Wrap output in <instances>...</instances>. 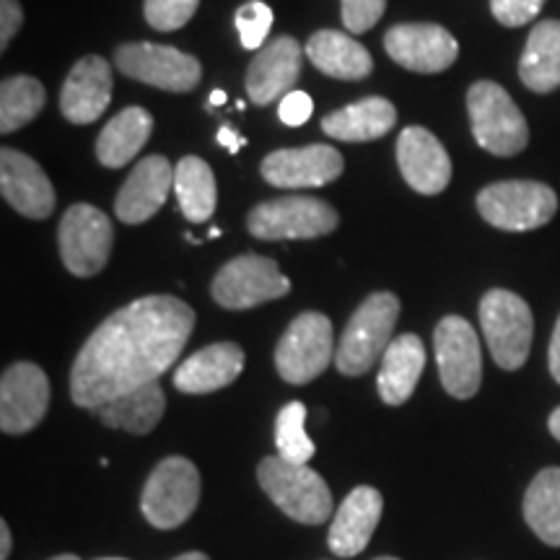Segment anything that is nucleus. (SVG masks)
<instances>
[{"label":"nucleus","mask_w":560,"mask_h":560,"mask_svg":"<svg viewBox=\"0 0 560 560\" xmlns=\"http://www.w3.org/2000/svg\"><path fill=\"white\" fill-rule=\"evenodd\" d=\"M200 503V472L187 457L161 459L140 493V511L156 529H177Z\"/></svg>","instance_id":"5"},{"label":"nucleus","mask_w":560,"mask_h":560,"mask_svg":"<svg viewBox=\"0 0 560 560\" xmlns=\"http://www.w3.org/2000/svg\"><path fill=\"white\" fill-rule=\"evenodd\" d=\"M520 79L535 94H550L560 86V21H540L529 32L520 60Z\"/></svg>","instance_id":"27"},{"label":"nucleus","mask_w":560,"mask_h":560,"mask_svg":"<svg viewBox=\"0 0 560 560\" xmlns=\"http://www.w3.org/2000/svg\"><path fill=\"white\" fill-rule=\"evenodd\" d=\"M306 420V405L304 402H289L280 408L276 418V446L278 457L293 462V465H310V459L317 452L310 433L304 429Z\"/></svg>","instance_id":"33"},{"label":"nucleus","mask_w":560,"mask_h":560,"mask_svg":"<svg viewBox=\"0 0 560 560\" xmlns=\"http://www.w3.org/2000/svg\"><path fill=\"white\" fill-rule=\"evenodd\" d=\"M425 369V348L418 335L405 332L389 342L380 366V397L392 408L405 405L418 387L420 374Z\"/></svg>","instance_id":"24"},{"label":"nucleus","mask_w":560,"mask_h":560,"mask_svg":"<svg viewBox=\"0 0 560 560\" xmlns=\"http://www.w3.org/2000/svg\"><path fill=\"white\" fill-rule=\"evenodd\" d=\"M384 50L412 73H441L459 55L457 39L439 24H397L384 34Z\"/></svg>","instance_id":"15"},{"label":"nucleus","mask_w":560,"mask_h":560,"mask_svg":"<svg viewBox=\"0 0 560 560\" xmlns=\"http://www.w3.org/2000/svg\"><path fill=\"white\" fill-rule=\"evenodd\" d=\"M223 104H226V94H223V91H219V89H215V91H213V94H210L208 109H210V107H223Z\"/></svg>","instance_id":"44"},{"label":"nucleus","mask_w":560,"mask_h":560,"mask_svg":"<svg viewBox=\"0 0 560 560\" xmlns=\"http://www.w3.org/2000/svg\"><path fill=\"white\" fill-rule=\"evenodd\" d=\"M96 560H125V558H96Z\"/></svg>","instance_id":"49"},{"label":"nucleus","mask_w":560,"mask_h":560,"mask_svg":"<svg viewBox=\"0 0 560 560\" xmlns=\"http://www.w3.org/2000/svg\"><path fill=\"white\" fill-rule=\"evenodd\" d=\"M200 0H145V21L156 32H177L198 11Z\"/></svg>","instance_id":"35"},{"label":"nucleus","mask_w":560,"mask_h":560,"mask_svg":"<svg viewBox=\"0 0 560 560\" xmlns=\"http://www.w3.org/2000/svg\"><path fill=\"white\" fill-rule=\"evenodd\" d=\"M332 322L319 312H304L291 322L276 348V369L289 384H310L335 359Z\"/></svg>","instance_id":"9"},{"label":"nucleus","mask_w":560,"mask_h":560,"mask_svg":"<svg viewBox=\"0 0 560 560\" xmlns=\"http://www.w3.org/2000/svg\"><path fill=\"white\" fill-rule=\"evenodd\" d=\"M400 319V299L389 291L371 293L350 317L338 350L335 366L346 376H361L376 366L387 353L392 332Z\"/></svg>","instance_id":"2"},{"label":"nucleus","mask_w":560,"mask_h":560,"mask_svg":"<svg viewBox=\"0 0 560 560\" xmlns=\"http://www.w3.org/2000/svg\"><path fill=\"white\" fill-rule=\"evenodd\" d=\"M545 0H490V11L503 26H524L542 11Z\"/></svg>","instance_id":"37"},{"label":"nucleus","mask_w":560,"mask_h":560,"mask_svg":"<svg viewBox=\"0 0 560 560\" xmlns=\"http://www.w3.org/2000/svg\"><path fill=\"white\" fill-rule=\"evenodd\" d=\"M115 66L132 81L174 91V94L192 91L202 75L198 58L177 50V47L153 45V42H132V45L117 47Z\"/></svg>","instance_id":"12"},{"label":"nucleus","mask_w":560,"mask_h":560,"mask_svg":"<svg viewBox=\"0 0 560 560\" xmlns=\"http://www.w3.org/2000/svg\"><path fill=\"white\" fill-rule=\"evenodd\" d=\"M221 234H223V231H221L219 226H213V229L208 231V236H210V240H215V236H221Z\"/></svg>","instance_id":"46"},{"label":"nucleus","mask_w":560,"mask_h":560,"mask_svg":"<svg viewBox=\"0 0 560 560\" xmlns=\"http://www.w3.org/2000/svg\"><path fill=\"white\" fill-rule=\"evenodd\" d=\"M174 190V166L170 159L153 153L149 159H140L136 170L115 198V215L122 223L138 226L145 223L156 210L164 208L166 198Z\"/></svg>","instance_id":"19"},{"label":"nucleus","mask_w":560,"mask_h":560,"mask_svg":"<svg viewBox=\"0 0 560 560\" xmlns=\"http://www.w3.org/2000/svg\"><path fill=\"white\" fill-rule=\"evenodd\" d=\"M52 560H81L79 556H58V558H52Z\"/></svg>","instance_id":"47"},{"label":"nucleus","mask_w":560,"mask_h":560,"mask_svg":"<svg viewBox=\"0 0 560 560\" xmlns=\"http://www.w3.org/2000/svg\"><path fill=\"white\" fill-rule=\"evenodd\" d=\"M244 371V350L236 342H215L192 353L174 371V387L185 395H208L229 387Z\"/></svg>","instance_id":"23"},{"label":"nucleus","mask_w":560,"mask_h":560,"mask_svg":"<svg viewBox=\"0 0 560 560\" xmlns=\"http://www.w3.org/2000/svg\"><path fill=\"white\" fill-rule=\"evenodd\" d=\"M480 327L490 355L503 371H520L527 363L535 319L522 296L506 289L488 291L480 301Z\"/></svg>","instance_id":"6"},{"label":"nucleus","mask_w":560,"mask_h":560,"mask_svg":"<svg viewBox=\"0 0 560 560\" xmlns=\"http://www.w3.org/2000/svg\"><path fill=\"white\" fill-rule=\"evenodd\" d=\"M312 112H314L312 96L306 94V91H291V94H285L283 100H280L278 117L280 122L289 125V128H301V125L310 120Z\"/></svg>","instance_id":"38"},{"label":"nucleus","mask_w":560,"mask_h":560,"mask_svg":"<svg viewBox=\"0 0 560 560\" xmlns=\"http://www.w3.org/2000/svg\"><path fill=\"white\" fill-rule=\"evenodd\" d=\"M346 170L338 149L325 143L304 145V149L272 151L262 161V179L283 190H304V187L330 185Z\"/></svg>","instance_id":"16"},{"label":"nucleus","mask_w":560,"mask_h":560,"mask_svg":"<svg viewBox=\"0 0 560 560\" xmlns=\"http://www.w3.org/2000/svg\"><path fill=\"white\" fill-rule=\"evenodd\" d=\"M433 350H436L439 376L444 389L457 400H470L478 395L482 382V355L478 332L467 319L444 317L433 332Z\"/></svg>","instance_id":"13"},{"label":"nucleus","mask_w":560,"mask_h":560,"mask_svg":"<svg viewBox=\"0 0 560 560\" xmlns=\"http://www.w3.org/2000/svg\"><path fill=\"white\" fill-rule=\"evenodd\" d=\"M397 164L412 190L420 195H439L452 182V159L431 130L405 128L397 138Z\"/></svg>","instance_id":"18"},{"label":"nucleus","mask_w":560,"mask_h":560,"mask_svg":"<svg viewBox=\"0 0 560 560\" xmlns=\"http://www.w3.org/2000/svg\"><path fill=\"white\" fill-rule=\"evenodd\" d=\"M257 480L270 501L293 522L322 524L332 514L330 486L310 465H293L276 454L260 462Z\"/></svg>","instance_id":"3"},{"label":"nucleus","mask_w":560,"mask_h":560,"mask_svg":"<svg viewBox=\"0 0 560 560\" xmlns=\"http://www.w3.org/2000/svg\"><path fill=\"white\" fill-rule=\"evenodd\" d=\"M166 410V397L161 392L159 382L145 384V387H138L128 392V395L115 397L102 408L94 412L107 429L128 431L136 433V436H145L159 425V420L164 418Z\"/></svg>","instance_id":"29"},{"label":"nucleus","mask_w":560,"mask_h":560,"mask_svg":"<svg viewBox=\"0 0 560 560\" xmlns=\"http://www.w3.org/2000/svg\"><path fill=\"white\" fill-rule=\"evenodd\" d=\"M24 24V11L19 0H0V47H9L11 39Z\"/></svg>","instance_id":"39"},{"label":"nucleus","mask_w":560,"mask_h":560,"mask_svg":"<svg viewBox=\"0 0 560 560\" xmlns=\"http://www.w3.org/2000/svg\"><path fill=\"white\" fill-rule=\"evenodd\" d=\"M215 140H219V145H223L229 153H240V149L247 145V138H242L240 132H236L234 128H229V125H223V128L219 130V136H215Z\"/></svg>","instance_id":"40"},{"label":"nucleus","mask_w":560,"mask_h":560,"mask_svg":"<svg viewBox=\"0 0 560 560\" xmlns=\"http://www.w3.org/2000/svg\"><path fill=\"white\" fill-rule=\"evenodd\" d=\"M0 192L13 210L34 221L50 219L55 187L37 161L16 149L0 151Z\"/></svg>","instance_id":"17"},{"label":"nucleus","mask_w":560,"mask_h":560,"mask_svg":"<svg viewBox=\"0 0 560 560\" xmlns=\"http://www.w3.org/2000/svg\"><path fill=\"white\" fill-rule=\"evenodd\" d=\"M548 363H550L552 380L560 384V317L556 322V330H552V340H550V350H548Z\"/></svg>","instance_id":"41"},{"label":"nucleus","mask_w":560,"mask_h":560,"mask_svg":"<svg viewBox=\"0 0 560 560\" xmlns=\"http://www.w3.org/2000/svg\"><path fill=\"white\" fill-rule=\"evenodd\" d=\"M397 109L384 96H369L355 104H348L322 120V130L330 138L348 140V143H363L376 140L395 128Z\"/></svg>","instance_id":"26"},{"label":"nucleus","mask_w":560,"mask_h":560,"mask_svg":"<svg viewBox=\"0 0 560 560\" xmlns=\"http://www.w3.org/2000/svg\"><path fill=\"white\" fill-rule=\"evenodd\" d=\"M112 102V66L100 55H86L70 68L60 91V112L68 122L89 125Z\"/></svg>","instance_id":"21"},{"label":"nucleus","mask_w":560,"mask_h":560,"mask_svg":"<svg viewBox=\"0 0 560 560\" xmlns=\"http://www.w3.org/2000/svg\"><path fill=\"white\" fill-rule=\"evenodd\" d=\"M374 560H400V558H392V556H382V558H374Z\"/></svg>","instance_id":"48"},{"label":"nucleus","mask_w":560,"mask_h":560,"mask_svg":"<svg viewBox=\"0 0 560 560\" xmlns=\"http://www.w3.org/2000/svg\"><path fill=\"white\" fill-rule=\"evenodd\" d=\"M11 556V529L9 524L0 522V560H9Z\"/></svg>","instance_id":"42"},{"label":"nucleus","mask_w":560,"mask_h":560,"mask_svg":"<svg viewBox=\"0 0 560 560\" xmlns=\"http://www.w3.org/2000/svg\"><path fill=\"white\" fill-rule=\"evenodd\" d=\"M50 408V382L37 363H13L0 380V429L11 436L30 433Z\"/></svg>","instance_id":"14"},{"label":"nucleus","mask_w":560,"mask_h":560,"mask_svg":"<svg viewBox=\"0 0 560 560\" xmlns=\"http://www.w3.org/2000/svg\"><path fill=\"white\" fill-rule=\"evenodd\" d=\"M524 520L542 542L560 548V467H548L529 482Z\"/></svg>","instance_id":"31"},{"label":"nucleus","mask_w":560,"mask_h":560,"mask_svg":"<svg viewBox=\"0 0 560 560\" xmlns=\"http://www.w3.org/2000/svg\"><path fill=\"white\" fill-rule=\"evenodd\" d=\"M306 58L325 75L342 81H361L374 70V60L361 42L332 30L312 34L306 42Z\"/></svg>","instance_id":"25"},{"label":"nucleus","mask_w":560,"mask_h":560,"mask_svg":"<svg viewBox=\"0 0 560 560\" xmlns=\"http://www.w3.org/2000/svg\"><path fill=\"white\" fill-rule=\"evenodd\" d=\"M174 192L187 221L202 223L213 215L219 192H215L213 170L198 156H185L174 170Z\"/></svg>","instance_id":"30"},{"label":"nucleus","mask_w":560,"mask_h":560,"mask_svg":"<svg viewBox=\"0 0 560 560\" xmlns=\"http://www.w3.org/2000/svg\"><path fill=\"white\" fill-rule=\"evenodd\" d=\"M112 242H115V229L100 208L79 202L66 210L58 229V244L62 265L73 276L91 278L102 272L109 262Z\"/></svg>","instance_id":"10"},{"label":"nucleus","mask_w":560,"mask_h":560,"mask_svg":"<svg viewBox=\"0 0 560 560\" xmlns=\"http://www.w3.org/2000/svg\"><path fill=\"white\" fill-rule=\"evenodd\" d=\"M338 210L330 202L289 195L260 202L249 210L247 229L255 240L283 242V240H317L338 229Z\"/></svg>","instance_id":"7"},{"label":"nucleus","mask_w":560,"mask_h":560,"mask_svg":"<svg viewBox=\"0 0 560 560\" xmlns=\"http://www.w3.org/2000/svg\"><path fill=\"white\" fill-rule=\"evenodd\" d=\"M301 60H304V55H301V45L293 37L268 42L247 68L244 86H247L249 100L265 107V104L291 94L301 75Z\"/></svg>","instance_id":"20"},{"label":"nucleus","mask_w":560,"mask_h":560,"mask_svg":"<svg viewBox=\"0 0 560 560\" xmlns=\"http://www.w3.org/2000/svg\"><path fill=\"white\" fill-rule=\"evenodd\" d=\"M236 30H240V39L244 50H257L265 47V39L272 30V9L262 0H249V3L240 5L236 11Z\"/></svg>","instance_id":"34"},{"label":"nucleus","mask_w":560,"mask_h":560,"mask_svg":"<svg viewBox=\"0 0 560 560\" xmlns=\"http://www.w3.org/2000/svg\"><path fill=\"white\" fill-rule=\"evenodd\" d=\"M472 136L493 156H516L527 149L529 128L509 91L493 81H478L467 91Z\"/></svg>","instance_id":"4"},{"label":"nucleus","mask_w":560,"mask_h":560,"mask_svg":"<svg viewBox=\"0 0 560 560\" xmlns=\"http://www.w3.org/2000/svg\"><path fill=\"white\" fill-rule=\"evenodd\" d=\"M291 280L283 276L276 260L260 255H242L223 265L213 278L210 293L223 310H252L265 301L289 296Z\"/></svg>","instance_id":"11"},{"label":"nucleus","mask_w":560,"mask_h":560,"mask_svg":"<svg viewBox=\"0 0 560 560\" xmlns=\"http://www.w3.org/2000/svg\"><path fill=\"white\" fill-rule=\"evenodd\" d=\"M45 86L32 75H13L0 86V130L9 132L30 125L45 109Z\"/></svg>","instance_id":"32"},{"label":"nucleus","mask_w":560,"mask_h":560,"mask_svg":"<svg viewBox=\"0 0 560 560\" xmlns=\"http://www.w3.org/2000/svg\"><path fill=\"white\" fill-rule=\"evenodd\" d=\"M548 429L552 436H556L560 441V408H556L550 412V420H548Z\"/></svg>","instance_id":"43"},{"label":"nucleus","mask_w":560,"mask_h":560,"mask_svg":"<svg viewBox=\"0 0 560 560\" xmlns=\"http://www.w3.org/2000/svg\"><path fill=\"white\" fill-rule=\"evenodd\" d=\"M478 210L495 229L532 231L552 221L558 210V195L542 182H495L480 190Z\"/></svg>","instance_id":"8"},{"label":"nucleus","mask_w":560,"mask_h":560,"mask_svg":"<svg viewBox=\"0 0 560 560\" xmlns=\"http://www.w3.org/2000/svg\"><path fill=\"white\" fill-rule=\"evenodd\" d=\"M384 511L382 493L371 486H359L346 495L335 511L327 545L338 558H355L369 548L371 537L380 527Z\"/></svg>","instance_id":"22"},{"label":"nucleus","mask_w":560,"mask_h":560,"mask_svg":"<svg viewBox=\"0 0 560 560\" xmlns=\"http://www.w3.org/2000/svg\"><path fill=\"white\" fill-rule=\"evenodd\" d=\"M340 3L342 26H346L350 34L369 32L371 26L380 24L384 9H387V0H340Z\"/></svg>","instance_id":"36"},{"label":"nucleus","mask_w":560,"mask_h":560,"mask_svg":"<svg viewBox=\"0 0 560 560\" xmlns=\"http://www.w3.org/2000/svg\"><path fill=\"white\" fill-rule=\"evenodd\" d=\"M195 327V312L177 296L130 301L96 327L75 355L70 397L96 410L115 397L159 382L177 363Z\"/></svg>","instance_id":"1"},{"label":"nucleus","mask_w":560,"mask_h":560,"mask_svg":"<svg viewBox=\"0 0 560 560\" xmlns=\"http://www.w3.org/2000/svg\"><path fill=\"white\" fill-rule=\"evenodd\" d=\"M153 132V117L143 107H128L104 125L96 140V159L107 170H120L138 156Z\"/></svg>","instance_id":"28"},{"label":"nucleus","mask_w":560,"mask_h":560,"mask_svg":"<svg viewBox=\"0 0 560 560\" xmlns=\"http://www.w3.org/2000/svg\"><path fill=\"white\" fill-rule=\"evenodd\" d=\"M174 560H210L206 552H182V556H177Z\"/></svg>","instance_id":"45"}]
</instances>
